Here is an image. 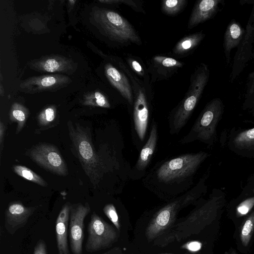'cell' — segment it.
<instances>
[{
    "label": "cell",
    "mask_w": 254,
    "mask_h": 254,
    "mask_svg": "<svg viewBox=\"0 0 254 254\" xmlns=\"http://www.w3.org/2000/svg\"><path fill=\"white\" fill-rule=\"evenodd\" d=\"M93 16L96 26L110 40L121 46L141 45V39L133 26L119 13L95 7Z\"/></svg>",
    "instance_id": "3957f363"
},
{
    "label": "cell",
    "mask_w": 254,
    "mask_h": 254,
    "mask_svg": "<svg viewBox=\"0 0 254 254\" xmlns=\"http://www.w3.org/2000/svg\"><path fill=\"white\" fill-rule=\"evenodd\" d=\"M206 179L203 177L190 192L166 205L155 214L145 229V235L148 242L159 243L170 232L175 224L179 211L206 190Z\"/></svg>",
    "instance_id": "7a4b0ae2"
},
{
    "label": "cell",
    "mask_w": 254,
    "mask_h": 254,
    "mask_svg": "<svg viewBox=\"0 0 254 254\" xmlns=\"http://www.w3.org/2000/svg\"><path fill=\"white\" fill-rule=\"evenodd\" d=\"M103 211L105 215L115 226L116 228L120 231L121 224L115 206L112 203L107 204L104 206Z\"/></svg>",
    "instance_id": "d6a6232c"
},
{
    "label": "cell",
    "mask_w": 254,
    "mask_h": 254,
    "mask_svg": "<svg viewBox=\"0 0 254 254\" xmlns=\"http://www.w3.org/2000/svg\"><path fill=\"white\" fill-rule=\"evenodd\" d=\"M187 0H163L161 10L163 13L171 16L180 13L187 6Z\"/></svg>",
    "instance_id": "83f0119b"
},
{
    "label": "cell",
    "mask_w": 254,
    "mask_h": 254,
    "mask_svg": "<svg viewBox=\"0 0 254 254\" xmlns=\"http://www.w3.org/2000/svg\"><path fill=\"white\" fill-rule=\"evenodd\" d=\"M224 5V0H199L195 2L188 24L191 29L214 17Z\"/></svg>",
    "instance_id": "ac0fdd59"
},
{
    "label": "cell",
    "mask_w": 254,
    "mask_h": 254,
    "mask_svg": "<svg viewBox=\"0 0 254 254\" xmlns=\"http://www.w3.org/2000/svg\"><path fill=\"white\" fill-rule=\"evenodd\" d=\"M242 40L235 55L229 82L233 83L254 58V1Z\"/></svg>",
    "instance_id": "8fae6325"
},
{
    "label": "cell",
    "mask_w": 254,
    "mask_h": 254,
    "mask_svg": "<svg viewBox=\"0 0 254 254\" xmlns=\"http://www.w3.org/2000/svg\"><path fill=\"white\" fill-rule=\"evenodd\" d=\"M101 254H124L118 248H115L107 252Z\"/></svg>",
    "instance_id": "f35d334b"
},
{
    "label": "cell",
    "mask_w": 254,
    "mask_h": 254,
    "mask_svg": "<svg viewBox=\"0 0 254 254\" xmlns=\"http://www.w3.org/2000/svg\"><path fill=\"white\" fill-rule=\"evenodd\" d=\"M83 104L84 105L108 108L110 104L106 97L100 91L89 92L84 96Z\"/></svg>",
    "instance_id": "4316f807"
},
{
    "label": "cell",
    "mask_w": 254,
    "mask_h": 254,
    "mask_svg": "<svg viewBox=\"0 0 254 254\" xmlns=\"http://www.w3.org/2000/svg\"><path fill=\"white\" fill-rule=\"evenodd\" d=\"M202 247L201 242L197 241H189L183 245L181 247L182 249L186 250L190 252H197L199 251Z\"/></svg>",
    "instance_id": "e575fe53"
},
{
    "label": "cell",
    "mask_w": 254,
    "mask_h": 254,
    "mask_svg": "<svg viewBox=\"0 0 254 254\" xmlns=\"http://www.w3.org/2000/svg\"><path fill=\"white\" fill-rule=\"evenodd\" d=\"M28 155L39 166L51 172L66 176L68 170L59 150L54 145L42 143L30 149Z\"/></svg>",
    "instance_id": "7c38bea8"
},
{
    "label": "cell",
    "mask_w": 254,
    "mask_h": 254,
    "mask_svg": "<svg viewBox=\"0 0 254 254\" xmlns=\"http://www.w3.org/2000/svg\"><path fill=\"white\" fill-rule=\"evenodd\" d=\"M245 30L235 19H232L227 25L223 38V48L226 64L231 62V52L240 45Z\"/></svg>",
    "instance_id": "44dd1931"
},
{
    "label": "cell",
    "mask_w": 254,
    "mask_h": 254,
    "mask_svg": "<svg viewBox=\"0 0 254 254\" xmlns=\"http://www.w3.org/2000/svg\"><path fill=\"white\" fill-rule=\"evenodd\" d=\"M224 105L220 98H215L204 107L189 134L182 143L198 140L208 145H214L217 140V127L222 118Z\"/></svg>",
    "instance_id": "5b68a950"
},
{
    "label": "cell",
    "mask_w": 254,
    "mask_h": 254,
    "mask_svg": "<svg viewBox=\"0 0 254 254\" xmlns=\"http://www.w3.org/2000/svg\"><path fill=\"white\" fill-rule=\"evenodd\" d=\"M126 61L130 70L141 79L144 83L151 85L150 78L147 68L138 57L128 55L126 56Z\"/></svg>",
    "instance_id": "d4e9b609"
},
{
    "label": "cell",
    "mask_w": 254,
    "mask_h": 254,
    "mask_svg": "<svg viewBox=\"0 0 254 254\" xmlns=\"http://www.w3.org/2000/svg\"><path fill=\"white\" fill-rule=\"evenodd\" d=\"M88 233L85 248L89 253L108 249L116 242L118 238L115 228L94 211L88 224Z\"/></svg>",
    "instance_id": "9c48e42d"
},
{
    "label": "cell",
    "mask_w": 254,
    "mask_h": 254,
    "mask_svg": "<svg viewBox=\"0 0 254 254\" xmlns=\"http://www.w3.org/2000/svg\"><path fill=\"white\" fill-rule=\"evenodd\" d=\"M241 107L254 120V68L248 74Z\"/></svg>",
    "instance_id": "cb8c5ba5"
},
{
    "label": "cell",
    "mask_w": 254,
    "mask_h": 254,
    "mask_svg": "<svg viewBox=\"0 0 254 254\" xmlns=\"http://www.w3.org/2000/svg\"><path fill=\"white\" fill-rule=\"evenodd\" d=\"M210 70L207 64L200 63L190 78V84L184 97L172 114V129L178 132L186 125L207 84Z\"/></svg>",
    "instance_id": "277c9868"
},
{
    "label": "cell",
    "mask_w": 254,
    "mask_h": 254,
    "mask_svg": "<svg viewBox=\"0 0 254 254\" xmlns=\"http://www.w3.org/2000/svg\"><path fill=\"white\" fill-rule=\"evenodd\" d=\"M56 117V108L51 105L44 109L38 115V122L41 126H46L51 124Z\"/></svg>",
    "instance_id": "1f68e13d"
},
{
    "label": "cell",
    "mask_w": 254,
    "mask_h": 254,
    "mask_svg": "<svg viewBox=\"0 0 254 254\" xmlns=\"http://www.w3.org/2000/svg\"><path fill=\"white\" fill-rule=\"evenodd\" d=\"M168 254V253H162V254Z\"/></svg>",
    "instance_id": "60d3db41"
},
{
    "label": "cell",
    "mask_w": 254,
    "mask_h": 254,
    "mask_svg": "<svg viewBox=\"0 0 254 254\" xmlns=\"http://www.w3.org/2000/svg\"><path fill=\"white\" fill-rule=\"evenodd\" d=\"M13 170L16 174L20 177L35 183L42 187L47 186V184L41 176L34 172L29 168L21 165H15Z\"/></svg>",
    "instance_id": "f1b7e54d"
},
{
    "label": "cell",
    "mask_w": 254,
    "mask_h": 254,
    "mask_svg": "<svg viewBox=\"0 0 254 254\" xmlns=\"http://www.w3.org/2000/svg\"><path fill=\"white\" fill-rule=\"evenodd\" d=\"M254 231V211L245 221L240 231V239L243 245L247 246Z\"/></svg>",
    "instance_id": "f546056e"
},
{
    "label": "cell",
    "mask_w": 254,
    "mask_h": 254,
    "mask_svg": "<svg viewBox=\"0 0 254 254\" xmlns=\"http://www.w3.org/2000/svg\"><path fill=\"white\" fill-rule=\"evenodd\" d=\"M205 152L186 154L163 163L157 172L158 180L170 183L193 174L202 163L208 157Z\"/></svg>",
    "instance_id": "ba28073f"
},
{
    "label": "cell",
    "mask_w": 254,
    "mask_h": 254,
    "mask_svg": "<svg viewBox=\"0 0 254 254\" xmlns=\"http://www.w3.org/2000/svg\"><path fill=\"white\" fill-rule=\"evenodd\" d=\"M28 110L22 105L14 103L11 106L9 117L11 122L17 123L16 133H18L24 127L28 118Z\"/></svg>",
    "instance_id": "484cf974"
},
{
    "label": "cell",
    "mask_w": 254,
    "mask_h": 254,
    "mask_svg": "<svg viewBox=\"0 0 254 254\" xmlns=\"http://www.w3.org/2000/svg\"><path fill=\"white\" fill-rule=\"evenodd\" d=\"M121 68L129 79L133 93V117L135 130L141 140L146 134L149 120V98L152 93L151 85H148L136 76L121 60Z\"/></svg>",
    "instance_id": "8992f818"
},
{
    "label": "cell",
    "mask_w": 254,
    "mask_h": 254,
    "mask_svg": "<svg viewBox=\"0 0 254 254\" xmlns=\"http://www.w3.org/2000/svg\"><path fill=\"white\" fill-rule=\"evenodd\" d=\"M220 142L237 155L254 160V125L228 129L221 133Z\"/></svg>",
    "instance_id": "30bf717a"
},
{
    "label": "cell",
    "mask_w": 254,
    "mask_h": 254,
    "mask_svg": "<svg viewBox=\"0 0 254 254\" xmlns=\"http://www.w3.org/2000/svg\"><path fill=\"white\" fill-rule=\"evenodd\" d=\"M231 254H237V253L234 251H232Z\"/></svg>",
    "instance_id": "ab89813d"
},
{
    "label": "cell",
    "mask_w": 254,
    "mask_h": 254,
    "mask_svg": "<svg viewBox=\"0 0 254 254\" xmlns=\"http://www.w3.org/2000/svg\"><path fill=\"white\" fill-rule=\"evenodd\" d=\"M71 81V79L65 75H43L27 78L20 83L19 88L21 91L29 94L53 92L66 87Z\"/></svg>",
    "instance_id": "5bb4252c"
},
{
    "label": "cell",
    "mask_w": 254,
    "mask_h": 254,
    "mask_svg": "<svg viewBox=\"0 0 254 254\" xmlns=\"http://www.w3.org/2000/svg\"><path fill=\"white\" fill-rule=\"evenodd\" d=\"M33 254H48L46 245L43 239H40L37 242Z\"/></svg>",
    "instance_id": "8d00e7d4"
},
{
    "label": "cell",
    "mask_w": 254,
    "mask_h": 254,
    "mask_svg": "<svg viewBox=\"0 0 254 254\" xmlns=\"http://www.w3.org/2000/svg\"><path fill=\"white\" fill-rule=\"evenodd\" d=\"M205 37V34L202 31L184 37L174 46L172 51L173 55L178 58L188 55L196 48Z\"/></svg>",
    "instance_id": "7402d4cb"
},
{
    "label": "cell",
    "mask_w": 254,
    "mask_h": 254,
    "mask_svg": "<svg viewBox=\"0 0 254 254\" xmlns=\"http://www.w3.org/2000/svg\"><path fill=\"white\" fill-rule=\"evenodd\" d=\"M91 208L88 202L71 204L69 214V243L73 254H83L84 221Z\"/></svg>",
    "instance_id": "4fadbf2b"
},
{
    "label": "cell",
    "mask_w": 254,
    "mask_h": 254,
    "mask_svg": "<svg viewBox=\"0 0 254 254\" xmlns=\"http://www.w3.org/2000/svg\"><path fill=\"white\" fill-rule=\"evenodd\" d=\"M184 65V63L172 57L162 55L153 56L147 68L151 83L169 79Z\"/></svg>",
    "instance_id": "9a60e30c"
},
{
    "label": "cell",
    "mask_w": 254,
    "mask_h": 254,
    "mask_svg": "<svg viewBox=\"0 0 254 254\" xmlns=\"http://www.w3.org/2000/svg\"><path fill=\"white\" fill-rule=\"evenodd\" d=\"M70 137L82 167L93 184L99 178L101 163L86 131L80 126L67 124Z\"/></svg>",
    "instance_id": "52a82bcc"
},
{
    "label": "cell",
    "mask_w": 254,
    "mask_h": 254,
    "mask_svg": "<svg viewBox=\"0 0 254 254\" xmlns=\"http://www.w3.org/2000/svg\"><path fill=\"white\" fill-rule=\"evenodd\" d=\"M157 141V129L155 123L152 124L149 137L144 145L136 164L137 170H144L149 164L155 150Z\"/></svg>",
    "instance_id": "603a6c76"
},
{
    "label": "cell",
    "mask_w": 254,
    "mask_h": 254,
    "mask_svg": "<svg viewBox=\"0 0 254 254\" xmlns=\"http://www.w3.org/2000/svg\"><path fill=\"white\" fill-rule=\"evenodd\" d=\"M71 204L66 202L61 210L56 221V236L59 254H70L67 242V231Z\"/></svg>",
    "instance_id": "ffe728a7"
},
{
    "label": "cell",
    "mask_w": 254,
    "mask_h": 254,
    "mask_svg": "<svg viewBox=\"0 0 254 254\" xmlns=\"http://www.w3.org/2000/svg\"><path fill=\"white\" fill-rule=\"evenodd\" d=\"M208 199L191 211L184 219L175 223L170 232L159 242L166 246L177 240L180 242L192 235L198 234L216 216L224 205L225 194L222 190L214 189Z\"/></svg>",
    "instance_id": "6da1fadb"
},
{
    "label": "cell",
    "mask_w": 254,
    "mask_h": 254,
    "mask_svg": "<svg viewBox=\"0 0 254 254\" xmlns=\"http://www.w3.org/2000/svg\"><path fill=\"white\" fill-rule=\"evenodd\" d=\"M110 64L105 66V75L110 84L130 105L133 104V93L131 82L127 74Z\"/></svg>",
    "instance_id": "d6986e66"
},
{
    "label": "cell",
    "mask_w": 254,
    "mask_h": 254,
    "mask_svg": "<svg viewBox=\"0 0 254 254\" xmlns=\"http://www.w3.org/2000/svg\"><path fill=\"white\" fill-rule=\"evenodd\" d=\"M30 67L43 72H63L71 73L76 68V64L72 60L65 57L51 55L31 61Z\"/></svg>",
    "instance_id": "2e32d148"
},
{
    "label": "cell",
    "mask_w": 254,
    "mask_h": 254,
    "mask_svg": "<svg viewBox=\"0 0 254 254\" xmlns=\"http://www.w3.org/2000/svg\"><path fill=\"white\" fill-rule=\"evenodd\" d=\"M120 4L123 3L132 8L136 12H141L144 14L145 11L142 7V3L139 0H119Z\"/></svg>",
    "instance_id": "836d02e7"
},
{
    "label": "cell",
    "mask_w": 254,
    "mask_h": 254,
    "mask_svg": "<svg viewBox=\"0 0 254 254\" xmlns=\"http://www.w3.org/2000/svg\"><path fill=\"white\" fill-rule=\"evenodd\" d=\"M242 192L254 195V174L249 178Z\"/></svg>",
    "instance_id": "d590c367"
},
{
    "label": "cell",
    "mask_w": 254,
    "mask_h": 254,
    "mask_svg": "<svg viewBox=\"0 0 254 254\" xmlns=\"http://www.w3.org/2000/svg\"><path fill=\"white\" fill-rule=\"evenodd\" d=\"M242 200L236 207L237 217H242L248 214L254 207V195L242 192Z\"/></svg>",
    "instance_id": "4dcf8cb0"
},
{
    "label": "cell",
    "mask_w": 254,
    "mask_h": 254,
    "mask_svg": "<svg viewBox=\"0 0 254 254\" xmlns=\"http://www.w3.org/2000/svg\"><path fill=\"white\" fill-rule=\"evenodd\" d=\"M5 130V127L4 124L0 121V150L1 149L2 142L3 141V138L4 137V132Z\"/></svg>",
    "instance_id": "74e56055"
},
{
    "label": "cell",
    "mask_w": 254,
    "mask_h": 254,
    "mask_svg": "<svg viewBox=\"0 0 254 254\" xmlns=\"http://www.w3.org/2000/svg\"><path fill=\"white\" fill-rule=\"evenodd\" d=\"M36 209V207H27L19 202L10 203L4 214V227L6 231L14 235L18 229L26 225Z\"/></svg>",
    "instance_id": "e0dca14e"
}]
</instances>
